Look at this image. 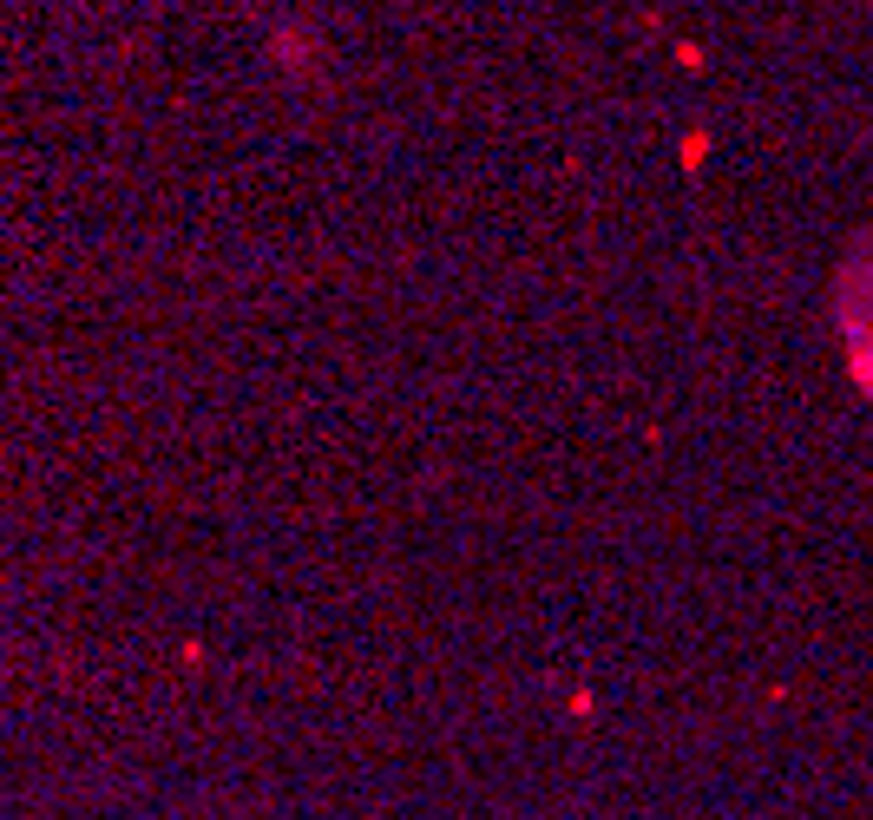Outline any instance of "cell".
I'll return each mask as SVG.
<instances>
[{"mask_svg": "<svg viewBox=\"0 0 873 820\" xmlns=\"http://www.w3.org/2000/svg\"><path fill=\"white\" fill-rule=\"evenodd\" d=\"M269 53H276L283 66H296V72H302V66H315V39H309L302 26H276V39H269Z\"/></svg>", "mask_w": 873, "mask_h": 820, "instance_id": "cell-1", "label": "cell"}]
</instances>
